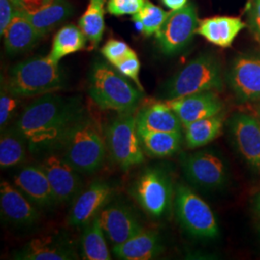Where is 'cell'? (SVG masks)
Here are the masks:
<instances>
[{
    "label": "cell",
    "mask_w": 260,
    "mask_h": 260,
    "mask_svg": "<svg viewBox=\"0 0 260 260\" xmlns=\"http://www.w3.org/2000/svg\"><path fill=\"white\" fill-rule=\"evenodd\" d=\"M57 93L38 96L21 112L14 125L33 154L56 151L68 131L86 112L81 98Z\"/></svg>",
    "instance_id": "1"
},
{
    "label": "cell",
    "mask_w": 260,
    "mask_h": 260,
    "mask_svg": "<svg viewBox=\"0 0 260 260\" xmlns=\"http://www.w3.org/2000/svg\"><path fill=\"white\" fill-rule=\"evenodd\" d=\"M56 151L78 173L94 174L103 167L105 158V142L99 123L85 112Z\"/></svg>",
    "instance_id": "2"
},
{
    "label": "cell",
    "mask_w": 260,
    "mask_h": 260,
    "mask_svg": "<svg viewBox=\"0 0 260 260\" xmlns=\"http://www.w3.org/2000/svg\"><path fill=\"white\" fill-rule=\"evenodd\" d=\"M6 89L21 99L57 93L66 86L59 63L48 55L35 57L12 67L5 82Z\"/></svg>",
    "instance_id": "3"
},
{
    "label": "cell",
    "mask_w": 260,
    "mask_h": 260,
    "mask_svg": "<svg viewBox=\"0 0 260 260\" xmlns=\"http://www.w3.org/2000/svg\"><path fill=\"white\" fill-rule=\"evenodd\" d=\"M89 94L101 109L118 113H132L139 106L144 94L118 70L103 62H96L89 79Z\"/></svg>",
    "instance_id": "4"
},
{
    "label": "cell",
    "mask_w": 260,
    "mask_h": 260,
    "mask_svg": "<svg viewBox=\"0 0 260 260\" xmlns=\"http://www.w3.org/2000/svg\"><path fill=\"white\" fill-rule=\"evenodd\" d=\"M223 87L219 60L210 53H202L168 80L163 87V96L167 101L208 91L220 92Z\"/></svg>",
    "instance_id": "5"
},
{
    "label": "cell",
    "mask_w": 260,
    "mask_h": 260,
    "mask_svg": "<svg viewBox=\"0 0 260 260\" xmlns=\"http://www.w3.org/2000/svg\"><path fill=\"white\" fill-rule=\"evenodd\" d=\"M174 205L177 221L191 236L214 239L219 235V224L212 209L189 187L177 184Z\"/></svg>",
    "instance_id": "6"
},
{
    "label": "cell",
    "mask_w": 260,
    "mask_h": 260,
    "mask_svg": "<svg viewBox=\"0 0 260 260\" xmlns=\"http://www.w3.org/2000/svg\"><path fill=\"white\" fill-rule=\"evenodd\" d=\"M106 144L114 161L124 171L145 162L134 112L119 113L111 121L106 130Z\"/></svg>",
    "instance_id": "7"
},
{
    "label": "cell",
    "mask_w": 260,
    "mask_h": 260,
    "mask_svg": "<svg viewBox=\"0 0 260 260\" xmlns=\"http://www.w3.org/2000/svg\"><path fill=\"white\" fill-rule=\"evenodd\" d=\"M131 193L149 216L161 219L171 210L174 187L167 173L160 168H148L136 178Z\"/></svg>",
    "instance_id": "8"
},
{
    "label": "cell",
    "mask_w": 260,
    "mask_h": 260,
    "mask_svg": "<svg viewBox=\"0 0 260 260\" xmlns=\"http://www.w3.org/2000/svg\"><path fill=\"white\" fill-rule=\"evenodd\" d=\"M199 22L197 8L192 2L169 12L167 19L155 34L159 49L168 56L182 51L197 34Z\"/></svg>",
    "instance_id": "9"
},
{
    "label": "cell",
    "mask_w": 260,
    "mask_h": 260,
    "mask_svg": "<svg viewBox=\"0 0 260 260\" xmlns=\"http://www.w3.org/2000/svg\"><path fill=\"white\" fill-rule=\"evenodd\" d=\"M39 166L47 175L57 204H70L83 191V182L75 168L58 151L43 154Z\"/></svg>",
    "instance_id": "10"
},
{
    "label": "cell",
    "mask_w": 260,
    "mask_h": 260,
    "mask_svg": "<svg viewBox=\"0 0 260 260\" xmlns=\"http://www.w3.org/2000/svg\"><path fill=\"white\" fill-rule=\"evenodd\" d=\"M181 167L188 181L204 190L219 189L226 181L223 159L210 150L186 154L181 160Z\"/></svg>",
    "instance_id": "11"
},
{
    "label": "cell",
    "mask_w": 260,
    "mask_h": 260,
    "mask_svg": "<svg viewBox=\"0 0 260 260\" xmlns=\"http://www.w3.org/2000/svg\"><path fill=\"white\" fill-rule=\"evenodd\" d=\"M100 220L107 240L113 246L126 241L144 229L133 208L120 201L105 205Z\"/></svg>",
    "instance_id": "12"
},
{
    "label": "cell",
    "mask_w": 260,
    "mask_h": 260,
    "mask_svg": "<svg viewBox=\"0 0 260 260\" xmlns=\"http://www.w3.org/2000/svg\"><path fill=\"white\" fill-rule=\"evenodd\" d=\"M228 80L242 102L260 101V54L237 56L231 66Z\"/></svg>",
    "instance_id": "13"
},
{
    "label": "cell",
    "mask_w": 260,
    "mask_h": 260,
    "mask_svg": "<svg viewBox=\"0 0 260 260\" xmlns=\"http://www.w3.org/2000/svg\"><path fill=\"white\" fill-rule=\"evenodd\" d=\"M113 188L105 181H93L74 202L69 215V223L74 228H84L110 202Z\"/></svg>",
    "instance_id": "14"
},
{
    "label": "cell",
    "mask_w": 260,
    "mask_h": 260,
    "mask_svg": "<svg viewBox=\"0 0 260 260\" xmlns=\"http://www.w3.org/2000/svg\"><path fill=\"white\" fill-rule=\"evenodd\" d=\"M34 205L19 189L8 181L0 184V209L2 218L16 226H30L40 219Z\"/></svg>",
    "instance_id": "15"
},
{
    "label": "cell",
    "mask_w": 260,
    "mask_h": 260,
    "mask_svg": "<svg viewBox=\"0 0 260 260\" xmlns=\"http://www.w3.org/2000/svg\"><path fill=\"white\" fill-rule=\"evenodd\" d=\"M165 103L177 113L183 127L194 121L218 115L223 110V103L213 91L167 100Z\"/></svg>",
    "instance_id": "16"
},
{
    "label": "cell",
    "mask_w": 260,
    "mask_h": 260,
    "mask_svg": "<svg viewBox=\"0 0 260 260\" xmlns=\"http://www.w3.org/2000/svg\"><path fill=\"white\" fill-rule=\"evenodd\" d=\"M231 131L242 156L260 172L259 120L248 114H236L231 121Z\"/></svg>",
    "instance_id": "17"
},
{
    "label": "cell",
    "mask_w": 260,
    "mask_h": 260,
    "mask_svg": "<svg viewBox=\"0 0 260 260\" xmlns=\"http://www.w3.org/2000/svg\"><path fill=\"white\" fill-rule=\"evenodd\" d=\"M15 259L73 260L77 253L73 242L59 235H45L28 242L19 251L15 252Z\"/></svg>",
    "instance_id": "18"
},
{
    "label": "cell",
    "mask_w": 260,
    "mask_h": 260,
    "mask_svg": "<svg viewBox=\"0 0 260 260\" xmlns=\"http://www.w3.org/2000/svg\"><path fill=\"white\" fill-rule=\"evenodd\" d=\"M14 185L37 207L49 208L57 205L47 175L39 164L22 168L14 177Z\"/></svg>",
    "instance_id": "19"
},
{
    "label": "cell",
    "mask_w": 260,
    "mask_h": 260,
    "mask_svg": "<svg viewBox=\"0 0 260 260\" xmlns=\"http://www.w3.org/2000/svg\"><path fill=\"white\" fill-rule=\"evenodd\" d=\"M161 237L152 230L143 229L126 241L113 246V254L122 260H149L163 251Z\"/></svg>",
    "instance_id": "20"
},
{
    "label": "cell",
    "mask_w": 260,
    "mask_h": 260,
    "mask_svg": "<svg viewBox=\"0 0 260 260\" xmlns=\"http://www.w3.org/2000/svg\"><path fill=\"white\" fill-rule=\"evenodd\" d=\"M246 26L247 24L237 17H213L200 20L197 34L217 47H230Z\"/></svg>",
    "instance_id": "21"
},
{
    "label": "cell",
    "mask_w": 260,
    "mask_h": 260,
    "mask_svg": "<svg viewBox=\"0 0 260 260\" xmlns=\"http://www.w3.org/2000/svg\"><path fill=\"white\" fill-rule=\"evenodd\" d=\"M22 12L11 21L2 36L4 37L5 50L9 55H17L31 50L44 37Z\"/></svg>",
    "instance_id": "22"
},
{
    "label": "cell",
    "mask_w": 260,
    "mask_h": 260,
    "mask_svg": "<svg viewBox=\"0 0 260 260\" xmlns=\"http://www.w3.org/2000/svg\"><path fill=\"white\" fill-rule=\"evenodd\" d=\"M137 129L181 132L183 127L177 113L167 103H152L136 115Z\"/></svg>",
    "instance_id": "23"
},
{
    "label": "cell",
    "mask_w": 260,
    "mask_h": 260,
    "mask_svg": "<svg viewBox=\"0 0 260 260\" xmlns=\"http://www.w3.org/2000/svg\"><path fill=\"white\" fill-rule=\"evenodd\" d=\"M73 6L67 0H50L33 11L23 10V15L43 36L73 15Z\"/></svg>",
    "instance_id": "24"
},
{
    "label": "cell",
    "mask_w": 260,
    "mask_h": 260,
    "mask_svg": "<svg viewBox=\"0 0 260 260\" xmlns=\"http://www.w3.org/2000/svg\"><path fill=\"white\" fill-rule=\"evenodd\" d=\"M144 151L151 157L164 158L174 155L180 149L181 132H165L137 129Z\"/></svg>",
    "instance_id": "25"
},
{
    "label": "cell",
    "mask_w": 260,
    "mask_h": 260,
    "mask_svg": "<svg viewBox=\"0 0 260 260\" xmlns=\"http://www.w3.org/2000/svg\"><path fill=\"white\" fill-rule=\"evenodd\" d=\"M106 239L99 214L83 228L81 246L84 259H111Z\"/></svg>",
    "instance_id": "26"
},
{
    "label": "cell",
    "mask_w": 260,
    "mask_h": 260,
    "mask_svg": "<svg viewBox=\"0 0 260 260\" xmlns=\"http://www.w3.org/2000/svg\"><path fill=\"white\" fill-rule=\"evenodd\" d=\"M223 117L220 114L194 121L185 128V142L189 149L205 147L216 139L223 128Z\"/></svg>",
    "instance_id": "27"
},
{
    "label": "cell",
    "mask_w": 260,
    "mask_h": 260,
    "mask_svg": "<svg viewBox=\"0 0 260 260\" xmlns=\"http://www.w3.org/2000/svg\"><path fill=\"white\" fill-rule=\"evenodd\" d=\"M88 39L81 28L73 24L61 28L53 38L51 50L48 57L56 63L62 58L82 50L86 47Z\"/></svg>",
    "instance_id": "28"
},
{
    "label": "cell",
    "mask_w": 260,
    "mask_h": 260,
    "mask_svg": "<svg viewBox=\"0 0 260 260\" xmlns=\"http://www.w3.org/2000/svg\"><path fill=\"white\" fill-rule=\"evenodd\" d=\"M27 142L15 126L1 130L0 138V167H15L26 157Z\"/></svg>",
    "instance_id": "29"
},
{
    "label": "cell",
    "mask_w": 260,
    "mask_h": 260,
    "mask_svg": "<svg viewBox=\"0 0 260 260\" xmlns=\"http://www.w3.org/2000/svg\"><path fill=\"white\" fill-rule=\"evenodd\" d=\"M104 3V0H90L87 10L79 19V27L93 47L101 43L105 29Z\"/></svg>",
    "instance_id": "30"
},
{
    "label": "cell",
    "mask_w": 260,
    "mask_h": 260,
    "mask_svg": "<svg viewBox=\"0 0 260 260\" xmlns=\"http://www.w3.org/2000/svg\"><path fill=\"white\" fill-rule=\"evenodd\" d=\"M168 12L146 0L143 8L132 16V20L138 23L143 33L147 36L155 35L167 19Z\"/></svg>",
    "instance_id": "31"
},
{
    "label": "cell",
    "mask_w": 260,
    "mask_h": 260,
    "mask_svg": "<svg viewBox=\"0 0 260 260\" xmlns=\"http://www.w3.org/2000/svg\"><path fill=\"white\" fill-rule=\"evenodd\" d=\"M20 99L16 94L11 93L5 86L1 88L0 94V127L1 130L6 128L10 121L14 118L19 109Z\"/></svg>",
    "instance_id": "32"
},
{
    "label": "cell",
    "mask_w": 260,
    "mask_h": 260,
    "mask_svg": "<svg viewBox=\"0 0 260 260\" xmlns=\"http://www.w3.org/2000/svg\"><path fill=\"white\" fill-rule=\"evenodd\" d=\"M133 51L134 50L131 49L126 43L115 39L109 40L102 48L104 58L114 67Z\"/></svg>",
    "instance_id": "33"
},
{
    "label": "cell",
    "mask_w": 260,
    "mask_h": 260,
    "mask_svg": "<svg viewBox=\"0 0 260 260\" xmlns=\"http://www.w3.org/2000/svg\"><path fill=\"white\" fill-rule=\"evenodd\" d=\"M146 0H108L107 10L116 17L135 15L143 8Z\"/></svg>",
    "instance_id": "34"
},
{
    "label": "cell",
    "mask_w": 260,
    "mask_h": 260,
    "mask_svg": "<svg viewBox=\"0 0 260 260\" xmlns=\"http://www.w3.org/2000/svg\"><path fill=\"white\" fill-rule=\"evenodd\" d=\"M18 0H0V34L3 36L11 21L23 11Z\"/></svg>",
    "instance_id": "35"
},
{
    "label": "cell",
    "mask_w": 260,
    "mask_h": 260,
    "mask_svg": "<svg viewBox=\"0 0 260 260\" xmlns=\"http://www.w3.org/2000/svg\"><path fill=\"white\" fill-rule=\"evenodd\" d=\"M115 68L118 70V72L121 73V75H124L125 77H128L132 81H134L140 90L143 91V88L139 80L141 64L135 51L131 52L129 55L125 57L123 60H121L120 63L115 66Z\"/></svg>",
    "instance_id": "36"
},
{
    "label": "cell",
    "mask_w": 260,
    "mask_h": 260,
    "mask_svg": "<svg viewBox=\"0 0 260 260\" xmlns=\"http://www.w3.org/2000/svg\"><path fill=\"white\" fill-rule=\"evenodd\" d=\"M248 23L252 36L260 45V0H249Z\"/></svg>",
    "instance_id": "37"
},
{
    "label": "cell",
    "mask_w": 260,
    "mask_h": 260,
    "mask_svg": "<svg viewBox=\"0 0 260 260\" xmlns=\"http://www.w3.org/2000/svg\"><path fill=\"white\" fill-rule=\"evenodd\" d=\"M23 9L26 11H33L42 7L43 5L47 4L50 0H18Z\"/></svg>",
    "instance_id": "38"
},
{
    "label": "cell",
    "mask_w": 260,
    "mask_h": 260,
    "mask_svg": "<svg viewBox=\"0 0 260 260\" xmlns=\"http://www.w3.org/2000/svg\"><path fill=\"white\" fill-rule=\"evenodd\" d=\"M164 5L170 8L171 11L178 10L184 7L188 3V0H162Z\"/></svg>",
    "instance_id": "39"
},
{
    "label": "cell",
    "mask_w": 260,
    "mask_h": 260,
    "mask_svg": "<svg viewBox=\"0 0 260 260\" xmlns=\"http://www.w3.org/2000/svg\"><path fill=\"white\" fill-rule=\"evenodd\" d=\"M254 208H255V211L258 213L260 216V192L255 197V200H254Z\"/></svg>",
    "instance_id": "40"
},
{
    "label": "cell",
    "mask_w": 260,
    "mask_h": 260,
    "mask_svg": "<svg viewBox=\"0 0 260 260\" xmlns=\"http://www.w3.org/2000/svg\"><path fill=\"white\" fill-rule=\"evenodd\" d=\"M104 1H106V0H104Z\"/></svg>",
    "instance_id": "41"
}]
</instances>
